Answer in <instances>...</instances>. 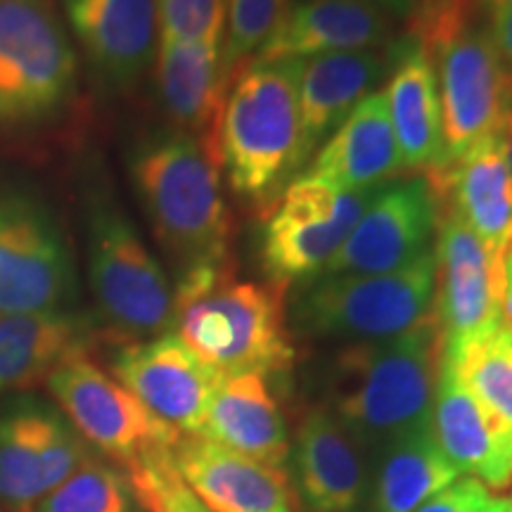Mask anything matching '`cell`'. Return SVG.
I'll return each mask as SVG.
<instances>
[{
  "instance_id": "cell-38",
  "label": "cell",
  "mask_w": 512,
  "mask_h": 512,
  "mask_svg": "<svg viewBox=\"0 0 512 512\" xmlns=\"http://www.w3.org/2000/svg\"><path fill=\"white\" fill-rule=\"evenodd\" d=\"M375 3L387 12L394 22H403V24L408 22V17H411V12L415 8V0H375Z\"/></svg>"
},
{
  "instance_id": "cell-41",
  "label": "cell",
  "mask_w": 512,
  "mask_h": 512,
  "mask_svg": "<svg viewBox=\"0 0 512 512\" xmlns=\"http://www.w3.org/2000/svg\"><path fill=\"white\" fill-rule=\"evenodd\" d=\"M0 512H5V510H3V508H0Z\"/></svg>"
},
{
  "instance_id": "cell-28",
  "label": "cell",
  "mask_w": 512,
  "mask_h": 512,
  "mask_svg": "<svg viewBox=\"0 0 512 512\" xmlns=\"http://www.w3.org/2000/svg\"><path fill=\"white\" fill-rule=\"evenodd\" d=\"M370 470V512H415L460 477L434 439L432 425L389 444Z\"/></svg>"
},
{
  "instance_id": "cell-7",
  "label": "cell",
  "mask_w": 512,
  "mask_h": 512,
  "mask_svg": "<svg viewBox=\"0 0 512 512\" xmlns=\"http://www.w3.org/2000/svg\"><path fill=\"white\" fill-rule=\"evenodd\" d=\"M432 252L392 273H318L294 285L287 320L323 342H380L411 330L434 309Z\"/></svg>"
},
{
  "instance_id": "cell-35",
  "label": "cell",
  "mask_w": 512,
  "mask_h": 512,
  "mask_svg": "<svg viewBox=\"0 0 512 512\" xmlns=\"http://www.w3.org/2000/svg\"><path fill=\"white\" fill-rule=\"evenodd\" d=\"M491 41L512 76V0H475Z\"/></svg>"
},
{
  "instance_id": "cell-42",
  "label": "cell",
  "mask_w": 512,
  "mask_h": 512,
  "mask_svg": "<svg viewBox=\"0 0 512 512\" xmlns=\"http://www.w3.org/2000/svg\"><path fill=\"white\" fill-rule=\"evenodd\" d=\"M510 491H512V486H510Z\"/></svg>"
},
{
  "instance_id": "cell-5",
  "label": "cell",
  "mask_w": 512,
  "mask_h": 512,
  "mask_svg": "<svg viewBox=\"0 0 512 512\" xmlns=\"http://www.w3.org/2000/svg\"><path fill=\"white\" fill-rule=\"evenodd\" d=\"M304 60L249 62L235 74L219 126L221 174L249 204L268 209L302 174L299 76Z\"/></svg>"
},
{
  "instance_id": "cell-19",
  "label": "cell",
  "mask_w": 512,
  "mask_h": 512,
  "mask_svg": "<svg viewBox=\"0 0 512 512\" xmlns=\"http://www.w3.org/2000/svg\"><path fill=\"white\" fill-rule=\"evenodd\" d=\"M432 432L444 456L460 475L475 477L501 494L512 486V427L496 418L441 358L432 403Z\"/></svg>"
},
{
  "instance_id": "cell-17",
  "label": "cell",
  "mask_w": 512,
  "mask_h": 512,
  "mask_svg": "<svg viewBox=\"0 0 512 512\" xmlns=\"http://www.w3.org/2000/svg\"><path fill=\"white\" fill-rule=\"evenodd\" d=\"M287 463L299 512H368L373 470L325 406L302 415Z\"/></svg>"
},
{
  "instance_id": "cell-23",
  "label": "cell",
  "mask_w": 512,
  "mask_h": 512,
  "mask_svg": "<svg viewBox=\"0 0 512 512\" xmlns=\"http://www.w3.org/2000/svg\"><path fill=\"white\" fill-rule=\"evenodd\" d=\"M392 46L382 50L318 55L302 62L299 76V157L302 171L339 124L387 79Z\"/></svg>"
},
{
  "instance_id": "cell-8",
  "label": "cell",
  "mask_w": 512,
  "mask_h": 512,
  "mask_svg": "<svg viewBox=\"0 0 512 512\" xmlns=\"http://www.w3.org/2000/svg\"><path fill=\"white\" fill-rule=\"evenodd\" d=\"M406 34L422 43L437 76L446 164L482 138L505 131L512 76L479 17L477 3L448 10Z\"/></svg>"
},
{
  "instance_id": "cell-13",
  "label": "cell",
  "mask_w": 512,
  "mask_h": 512,
  "mask_svg": "<svg viewBox=\"0 0 512 512\" xmlns=\"http://www.w3.org/2000/svg\"><path fill=\"white\" fill-rule=\"evenodd\" d=\"M434 261V316L444 337V356H458L503 325L501 261L446 200H439Z\"/></svg>"
},
{
  "instance_id": "cell-21",
  "label": "cell",
  "mask_w": 512,
  "mask_h": 512,
  "mask_svg": "<svg viewBox=\"0 0 512 512\" xmlns=\"http://www.w3.org/2000/svg\"><path fill=\"white\" fill-rule=\"evenodd\" d=\"M425 176L439 200L451 204L491 256L503 261L512 247V171L505 131L482 138L444 169Z\"/></svg>"
},
{
  "instance_id": "cell-33",
  "label": "cell",
  "mask_w": 512,
  "mask_h": 512,
  "mask_svg": "<svg viewBox=\"0 0 512 512\" xmlns=\"http://www.w3.org/2000/svg\"><path fill=\"white\" fill-rule=\"evenodd\" d=\"M228 0H157L159 43H223Z\"/></svg>"
},
{
  "instance_id": "cell-39",
  "label": "cell",
  "mask_w": 512,
  "mask_h": 512,
  "mask_svg": "<svg viewBox=\"0 0 512 512\" xmlns=\"http://www.w3.org/2000/svg\"><path fill=\"white\" fill-rule=\"evenodd\" d=\"M489 512H512V496H494Z\"/></svg>"
},
{
  "instance_id": "cell-36",
  "label": "cell",
  "mask_w": 512,
  "mask_h": 512,
  "mask_svg": "<svg viewBox=\"0 0 512 512\" xmlns=\"http://www.w3.org/2000/svg\"><path fill=\"white\" fill-rule=\"evenodd\" d=\"M472 3H475V0H415V8L411 12V17H408L406 27L408 31L418 29L422 24H427L434 17L444 15L448 10L463 8V5H472Z\"/></svg>"
},
{
  "instance_id": "cell-4",
  "label": "cell",
  "mask_w": 512,
  "mask_h": 512,
  "mask_svg": "<svg viewBox=\"0 0 512 512\" xmlns=\"http://www.w3.org/2000/svg\"><path fill=\"white\" fill-rule=\"evenodd\" d=\"M176 290V335L219 375H285L294 351L285 294L235 278L233 266L183 275Z\"/></svg>"
},
{
  "instance_id": "cell-9",
  "label": "cell",
  "mask_w": 512,
  "mask_h": 512,
  "mask_svg": "<svg viewBox=\"0 0 512 512\" xmlns=\"http://www.w3.org/2000/svg\"><path fill=\"white\" fill-rule=\"evenodd\" d=\"M79 266L60 216L34 183L0 174V316L81 311Z\"/></svg>"
},
{
  "instance_id": "cell-37",
  "label": "cell",
  "mask_w": 512,
  "mask_h": 512,
  "mask_svg": "<svg viewBox=\"0 0 512 512\" xmlns=\"http://www.w3.org/2000/svg\"><path fill=\"white\" fill-rule=\"evenodd\" d=\"M501 275H503V292H501L503 325L512 332V247L505 252L501 261Z\"/></svg>"
},
{
  "instance_id": "cell-22",
  "label": "cell",
  "mask_w": 512,
  "mask_h": 512,
  "mask_svg": "<svg viewBox=\"0 0 512 512\" xmlns=\"http://www.w3.org/2000/svg\"><path fill=\"white\" fill-rule=\"evenodd\" d=\"M401 169L432 174L446 164L444 119L434 67L427 50L411 34L392 43V67L384 86Z\"/></svg>"
},
{
  "instance_id": "cell-29",
  "label": "cell",
  "mask_w": 512,
  "mask_h": 512,
  "mask_svg": "<svg viewBox=\"0 0 512 512\" xmlns=\"http://www.w3.org/2000/svg\"><path fill=\"white\" fill-rule=\"evenodd\" d=\"M34 512H143L131 479L112 460L93 453L72 477L36 503Z\"/></svg>"
},
{
  "instance_id": "cell-12",
  "label": "cell",
  "mask_w": 512,
  "mask_h": 512,
  "mask_svg": "<svg viewBox=\"0 0 512 512\" xmlns=\"http://www.w3.org/2000/svg\"><path fill=\"white\" fill-rule=\"evenodd\" d=\"M93 453L53 399L10 394L0 403V508L34 512Z\"/></svg>"
},
{
  "instance_id": "cell-6",
  "label": "cell",
  "mask_w": 512,
  "mask_h": 512,
  "mask_svg": "<svg viewBox=\"0 0 512 512\" xmlns=\"http://www.w3.org/2000/svg\"><path fill=\"white\" fill-rule=\"evenodd\" d=\"M79 98V53L57 0H0V138L36 136Z\"/></svg>"
},
{
  "instance_id": "cell-3",
  "label": "cell",
  "mask_w": 512,
  "mask_h": 512,
  "mask_svg": "<svg viewBox=\"0 0 512 512\" xmlns=\"http://www.w3.org/2000/svg\"><path fill=\"white\" fill-rule=\"evenodd\" d=\"M79 207L83 261L100 330L117 344L174 332V283L102 171L81 178Z\"/></svg>"
},
{
  "instance_id": "cell-26",
  "label": "cell",
  "mask_w": 512,
  "mask_h": 512,
  "mask_svg": "<svg viewBox=\"0 0 512 512\" xmlns=\"http://www.w3.org/2000/svg\"><path fill=\"white\" fill-rule=\"evenodd\" d=\"M102 337L83 311L0 316V394L31 392L69 358L88 354Z\"/></svg>"
},
{
  "instance_id": "cell-25",
  "label": "cell",
  "mask_w": 512,
  "mask_h": 512,
  "mask_svg": "<svg viewBox=\"0 0 512 512\" xmlns=\"http://www.w3.org/2000/svg\"><path fill=\"white\" fill-rule=\"evenodd\" d=\"M155 81L169 126L190 133L216 152L223 105L233 86V79L223 69L221 43H159Z\"/></svg>"
},
{
  "instance_id": "cell-31",
  "label": "cell",
  "mask_w": 512,
  "mask_h": 512,
  "mask_svg": "<svg viewBox=\"0 0 512 512\" xmlns=\"http://www.w3.org/2000/svg\"><path fill=\"white\" fill-rule=\"evenodd\" d=\"M287 10L290 0H228L221 60L230 79L264 48Z\"/></svg>"
},
{
  "instance_id": "cell-15",
  "label": "cell",
  "mask_w": 512,
  "mask_h": 512,
  "mask_svg": "<svg viewBox=\"0 0 512 512\" xmlns=\"http://www.w3.org/2000/svg\"><path fill=\"white\" fill-rule=\"evenodd\" d=\"M110 373L147 411L181 434H202L209 401L223 377L176 332L117 344L110 354Z\"/></svg>"
},
{
  "instance_id": "cell-34",
  "label": "cell",
  "mask_w": 512,
  "mask_h": 512,
  "mask_svg": "<svg viewBox=\"0 0 512 512\" xmlns=\"http://www.w3.org/2000/svg\"><path fill=\"white\" fill-rule=\"evenodd\" d=\"M494 496V491L486 489L479 479L460 475L415 512H489Z\"/></svg>"
},
{
  "instance_id": "cell-20",
  "label": "cell",
  "mask_w": 512,
  "mask_h": 512,
  "mask_svg": "<svg viewBox=\"0 0 512 512\" xmlns=\"http://www.w3.org/2000/svg\"><path fill=\"white\" fill-rule=\"evenodd\" d=\"M394 24L375 0H297L252 62L382 50L396 41Z\"/></svg>"
},
{
  "instance_id": "cell-1",
  "label": "cell",
  "mask_w": 512,
  "mask_h": 512,
  "mask_svg": "<svg viewBox=\"0 0 512 512\" xmlns=\"http://www.w3.org/2000/svg\"><path fill=\"white\" fill-rule=\"evenodd\" d=\"M444 337L434 309L401 335L342 344L328 366V403L368 463L389 444L432 425Z\"/></svg>"
},
{
  "instance_id": "cell-10",
  "label": "cell",
  "mask_w": 512,
  "mask_h": 512,
  "mask_svg": "<svg viewBox=\"0 0 512 512\" xmlns=\"http://www.w3.org/2000/svg\"><path fill=\"white\" fill-rule=\"evenodd\" d=\"M50 399L81 439L121 470L174 451L181 432L150 413L88 354L57 366L46 380Z\"/></svg>"
},
{
  "instance_id": "cell-30",
  "label": "cell",
  "mask_w": 512,
  "mask_h": 512,
  "mask_svg": "<svg viewBox=\"0 0 512 512\" xmlns=\"http://www.w3.org/2000/svg\"><path fill=\"white\" fill-rule=\"evenodd\" d=\"M446 358L456 366L465 387L512 427V332L501 325L458 356Z\"/></svg>"
},
{
  "instance_id": "cell-27",
  "label": "cell",
  "mask_w": 512,
  "mask_h": 512,
  "mask_svg": "<svg viewBox=\"0 0 512 512\" xmlns=\"http://www.w3.org/2000/svg\"><path fill=\"white\" fill-rule=\"evenodd\" d=\"M200 437L268 465L287 467L290 458L292 439L283 408L261 373L221 377Z\"/></svg>"
},
{
  "instance_id": "cell-2",
  "label": "cell",
  "mask_w": 512,
  "mask_h": 512,
  "mask_svg": "<svg viewBox=\"0 0 512 512\" xmlns=\"http://www.w3.org/2000/svg\"><path fill=\"white\" fill-rule=\"evenodd\" d=\"M128 174L176 280L230 266V211L219 157L202 140L164 126L128 155Z\"/></svg>"
},
{
  "instance_id": "cell-18",
  "label": "cell",
  "mask_w": 512,
  "mask_h": 512,
  "mask_svg": "<svg viewBox=\"0 0 512 512\" xmlns=\"http://www.w3.org/2000/svg\"><path fill=\"white\" fill-rule=\"evenodd\" d=\"M171 458L211 512H299L287 467L242 456L200 434H183Z\"/></svg>"
},
{
  "instance_id": "cell-24",
  "label": "cell",
  "mask_w": 512,
  "mask_h": 512,
  "mask_svg": "<svg viewBox=\"0 0 512 512\" xmlns=\"http://www.w3.org/2000/svg\"><path fill=\"white\" fill-rule=\"evenodd\" d=\"M401 171L387 98L375 91L358 102L299 176L337 192H358L394 181Z\"/></svg>"
},
{
  "instance_id": "cell-14",
  "label": "cell",
  "mask_w": 512,
  "mask_h": 512,
  "mask_svg": "<svg viewBox=\"0 0 512 512\" xmlns=\"http://www.w3.org/2000/svg\"><path fill=\"white\" fill-rule=\"evenodd\" d=\"M439 195L425 174L394 178L375 192L323 273H392L432 252Z\"/></svg>"
},
{
  "instance_id": "cell-32",
  "label": "cell",
  "mask_w": 512,
  "mask_h": 512,
  "mask_svg": "<svg viewBox=\"0 0 512 512\" xmlns=\"http://www.w3.org/2000/svg\"><path fill=\"white\" fill-rule=\"evenodd\" d=\"M171 453H162L124 470L143 512H211L197 501L178 475Z\"/></svg>"
},
{
  "instance_id": "cell-40",
  "label": "cell",
  "mask_w": 512,
  "mask_h": 512,
  "mask_svg": "<svg viewBox=\"0 0 512 512\" xmlns=\"http://www.w3.org/2000/svg\"><path fill=\"white\" fill-rule=\"evenodd\" d=\"M505 145H508V159H510V171H512V102L508 119H505Z\"/></svg>"
},
{
  "instance_id": "cell-11",
  "label": "cell",
  "mask_w": 512,
  "mask_h": 512,
  "mask_svg": "<svg viewBox=\"0 0 512 512\" xmlns=\"http://www.w3.org/2000/svg\"><path fill=\"white\" fill-rule=\"evenodd\" d=\"M380 188L337 192L309 178H292L266 209L261 228L259 261L266 283L287 292L323 273Z\"/></svg>"
},
{
  "instance_id": "cell-16",
  "label": "cell",
  "mask_w": 512,
  "mask_h": 512,
  "mask_svg": "<svg viewBox=\"0 0 512 512\" xmlns=\"http://www.w3.org/2000/svg\"><path fill=\"white\" fill-rule=\"evenodd\" d=\"M76 53L102 88L124 93L155 67L157 0H57Z\"/></svg>"
}]
</instances>
